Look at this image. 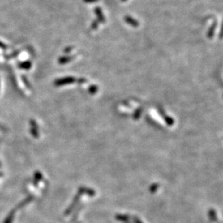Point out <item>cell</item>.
I'll use <instances>...</instances> for the list:
<instances>
[{"mask_svg":"<svg viewBox=\"0 0 223 223\" xmlns=\"http://www.w3.org/2000/svg\"><path fill=\"white\" fill-rule=\"evenodd\" d=\"M19 66L20 69H29L30 67L32 66L31 62L29 61H26V62H23L19 64Z\"/></svg>","mask_w":223,"mask_h":223,"instance_id":"cell-1","label":"cell"},{"mask_svg":"<svg viewBox=\"0 0 223 223\" xmlns=\"http://www.w3.org/2000/svg\"><path fill=\"white\" fill-rule=\"evenodd\" d=\"M0 48H2V49H6V48L5 46V45H4L3 43H2L1 41H0Z\"/></svg>","mask_w":223,"mask_h":223,"instance_id":"cell-2","label":"cell"}]
</instances>
